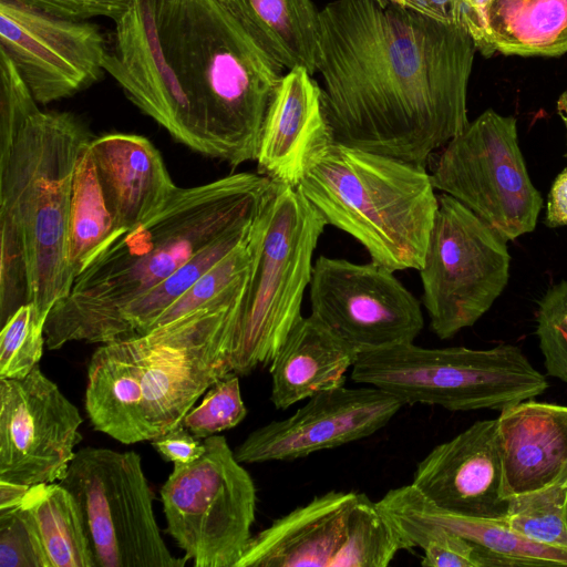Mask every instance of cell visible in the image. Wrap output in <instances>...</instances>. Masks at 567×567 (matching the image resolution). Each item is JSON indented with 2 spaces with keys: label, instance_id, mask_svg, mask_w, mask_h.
I'll return each instance as SVG.
<instances>
[{
  "label": "cell",
  "instance_id": "6da1fadb",
  "mask_svg": "<svg viewBox=\"0 0 567 567\" xmlns=\"http://www.w3.org/2000/svg\"><path fill=\"white\" fill-rule=\"evenodd\" d=\"M467 31L374 0L319 11L316 73L336 141L421 166L468 125Z\"/></svg>",
  "mask_w": 567,
  "mask_h": 567
},
{
  "label": "cell",
  "instance_id": "484cf974",
  "mask_svg": "<svg viewBox=\"0 0 567 567\" xmlns=\"http://www.w3.org/2000/svg\"><path fill=\"white\" fill-rule=\"evenodd\" d=\"M489 25L496 51L504 55L567 53V0H494Z\"/></svg>",
  "mask_w": 567,
  "mask_h": 567
},
{
  "label": "cell",
  "instance_id": "d4e9b609",
  "mask_svg": "<svg viewBox=\"0 0 567 567\" xmlns=\"http://www.w3.org/2000/svg\"><path fill=\"white\" fill-rule=\"evenodd\" d=\"M274 61L316 73L319 11L311 0H216Z\"/></svg>",
  "mask_w": 567,
  "mask_h": 567
},
{
  "label": "cell",
  "instance_id": "7402d4cb",
  "mask_svg": "<svg viewBox=\"0 0 567 567\" xmlns=\"http://www.w3.org/2000/svg\"><path fill=\"white\" fill-rule=\"evenodd\" d=\"M496 420L508 498L556 483L567 463V405L530 399Z\"/></svg>",
  "mask_w": 567,
  "mask_h": 567
},
{
  "label": "cell",
  "instance_id": "f35d334b",
  "mask_svg": "<svg viewBox=\"0 0 567 567\" xmlns=\"http://www.w3.org/2000/svg\"><path fill=\"white\" fill-rule=\"evenodd\" d=\"M556 106L567 133V89L559 95ZM545 223L549 227L567 226V168L555 177L550 186Z\"/></svg>",
  "mask_w": 567,
  "mask_h": 567
},
{
  "label": "cell",
  "instance_id": "52a82bcc",
  "mask_svg": "<svg viewBox=\"0 0 567 567\" xmlns=\"http://www.w3.org/2000/svg\"><path fill=\"white\" fill-rule=\"evenodd\" d=\"M327 226L293 187L276 184L249 237L250 265L235 315L233 369L247 375L270 364L302 319L313 254Z\"/></svg>",
  "mask_w": 567,
  "mask_h": 567
},
{
  "label": "cell",
  "instance_id": "ab89813d",
  "mask_svg": "<svg viewBox=\"0 0 567 567\" xmlns=\"http://www.w3.org/2000/svg\"><path fill=\"white\" fill-rule=\"evenodd\" d=\"M380 7L413 10L435 20L460 25L458 0H374Z\"/></svg>",
  "mask_w": 567,
  "mask_h": 567
},
{
  "label": "cell",
  "instance_id": "8992f818",
  "mask_svg": "<svg viewBox=\"0 0 567 567\" xmlns=\"http://www.w3.org/2000/svg\"><path fill=\"white\" fill-rule=\"evenodd\" d=\"M297 189L371 261L392 271L423 266L439 206L424 166L336 141Z\"/></svg>",
  "mask_w": 567,
  "mask_h": 567
},
{
  "label": "cell",
  "instance_id": "5bb4252c",
  "mask_svg": "<svg viewBox=\"0 0 567 567\" xmlns=\"http://www.w3.org/2000/svg\"><path fill=\"white\" fill-rule=\"evenodd\" d=\"M309 296L310 315L358 354L413 343L424 326L420 301L374 261L319 256Z\"/></svg>",
  "mask_w": 567,
  "mask_h": 567
},
{
  "label": "cell",
  "instance_id": "277c9868",
  "mask_svg": "<svg viewBox=\"0 0 567 567\" xmlns=\"http://www.w3.org/2000/svg\"><path fill=\"white\" fill-rule=\"evenodd\" d=\"M276 184L259 173H236L199 186L177 187L153 216L115 237L74 279L50 311L45 347L100 343L114 317L200 249L250 225Z\"/></svg>",
  "mask_w": 567,
  "mask_h": 567
},
{
  "label": "cell",
  "instance_id": "83f0119b",
  "mask_svg": "<svg viewBox=\"0 0 567 567\" xmlns=\"http://www.w3.org/2000/svg\"><path fill=\"white\" fill-rule=\"evenodd\" d=\"M252 224L254 221L210 243L164 281L126 305L107 326L100 343L148 331L207 270L249 237Z\"/></svg>",
  "mask_w": 567,
  "mask_h": 567
},
{
  "label": "cell",
  "instance_id": "1f68e13d",
  "mask_svg": "<svg viewBox=\"0 0 567 567\" xmlns=\"http://www.w3.org/2000/svg\"><path fill=\"white\" fill-rule=\"evenodd\" d=\"M246 415L239 378L231 372L206 391L202 402L187 412L181 424L196 437L206 439L237 426Z\"/></svg>",
  "mask_w": 567,
  "mask_h": 567
},
{
  "label": "cell",
  "instance_id": "74e56055",
  "mask_svg": "<svg viewBox=\"0 0 567 567\" xmlns=\"http://www.w3.org/2000/svg\"><path fill=\"white\" fill-rule=\"evenodd\" d=\"M158 454L173 464H189L198 460L206 446L183 424L151 440Z\"/></svg>",
  "mask_w": 567,
  "mask_h": 567
},
{
  "label": "cell",
  "instance_id": "d6a6232c",
  "mask_svg": "<svg viewBox=\"0 0 567 567\" xmlns=\"http://www.w3.org/2000/svg\"><path fill=\"white\" fill-rule=\"evenodd\" d=\"M249 237L207 270L156 320L152 328L171 322L205 306L239 280L250 265Z\"/></svg>",
  "mask_w": 567,
  "mask_h": 567
},
{
  "label": "cell",
  "instance_id": "f1b7e54d",
  "mask_svg": "<svg viewBox=\"0 0 567 567\" xmlns=\"http://www.w3.org/2000/svg\"><path fill=\"white\" fill-rule=\"evenodd\" d=\"M90 141L80 152L72 185L69 262L74 278L106 245L120 236L90 151Z\"/></svg>",
  "mask_w": 567,
  "mask_h": 567
},
{
  "label": "cell",
  "instance_id": "836d02e7",
  "mask_svg": "<svg viewBox=\"0 0 567 567\" xmlns=\"http://www.w3.org/2000/svg\"><path fill=\"white\" fill-rule=\"evenodd\" d=\"M536 323L547 374L567 383V279L544 293L538 302Z\"/></svg>",
  "mask_w": 567,
  "mask_h": 567
},
{
  "label": "cell",
  "instance_id": "7a4b0ae2",
  "mask_svg": "<svg viewBox=\"0 0 567 567\" xmlns=\"http://www.w3.org/2000/svg\"><path fill=\"white\" fill-rule=\"evenodd\" d=\"M0 51L1 323L29 302L47 321L75 279L69 262L72 185L92 137L76 115L40 110Z\"/></svg>",
  "mask_w": 567,
  "mask_h": 567
},
{
  "label": "cell",
  "instance_id": "d590c367",
  "mask_svg": "<svg viewBox=\"0 0 567 567\" xmlns=\"http://www.w3.org/2000/svg\"><path fill=\"white\" fill-rule=\"evenodd\" d=\"M52 17L86 21L94 17H106L115 21L133 0H12Z\"/></svg>",
  "mask_w": 567,
  "mask_h": 567
},
{
  "label": "cell",
  "instance_id": "cb8c5ba5",
  "mask_svg": "<svg viewBox=\"0 0 567 567\" xmlns=\"http://www.w3.org/2000/svg\"><path fill=\"white\" fill-rule=\"evenodd\" d=\"M358 352L311 315L302 317L270 363V401L278 410L344 385Z\"/></svg>",
  "mask_w": 567,
  "mask_h": 567
},
{
  "label": "cell",
  "instance_id": "d6986e66",
  "mask_svg": "<svg viewBox=\"0 0 567 567\" xmlns=\"http://www.w3.org/2000/svg\"><path fill=\"white\" fill-rule=\"evenodd\" d=\"M411 484L450 513L504 520L508 496L497 420L476 421L434 446L417 463Z\"/></svg>",
  "mask_w": 567,
  "mask_h": 567
},
{
  "label": "cell",
  "instance_id": "603a6c76",
  "mask_svg": "<svg viewBox=\"0 0 567 567\" xmlns=\"http://www.w3.org/2000/svg\"><path fill=\"white\" fill-rule=\"evenodd\" d=\"M392 519L436 525L482 548L484 567L567 566V549L534 543L504 520L462 516L426 499L412 484L390 489L377 502Z\"/></svg>",
  "mask_w": 567,
  "mask_h": 567
},
{
  "label": "cell",
  "instance_id": "ac0fdd59",
  "mask_svg": "<svg viewBox=\"0 0 567 567\" xmlns=\"http://www.w3.org/2000/svg\"><path fill=\"white\" fill-rule=\"evenodd\" d=\"M114 23V47L104 71L173 138L203 154L190 103L161 43L156 0H133Z\"/></svg>",
  "mask_w": 567,
  "mask_h": 567
},
{
  "label": "cell",
  "instance_id": "5b68a950",
  "mask_svg": "<svg viewBox=\"0 0 567 567\" xmlns=\"http://www.w3.org/2000/svg\"><path fill=\"white\" fill-rule=\"evenodd\" d=\"M165 55L190 103L203 155L256 161L285 70L216 0H156Z\"/></svg>",
  "mask_w": 567,
  "mask_h": 567
},
{
  "label": "cell",
  "instance_id": "8fae6325",
  "mask_svg": "<svg viewBox=\"0 0 567 567\" xmlns=\"http://www.w3.org/2000/svg\"><path fill=\"white\" fill-rule=\"evenodd\" d=\"M401 549L399 532L377 502L330 491L251 536L236 567H385Z\"/></svg>",
  "mask_w": 567,
  "mask_h": 567
},
{
  "label": "cell",
  "instance_id": "ba28073f",
  "mask_svg": "<svg viewBox=\"0 0 567 567\" xmlns=\"http://www.w3.org/2000/svg\"><path fill=\"white\" fill-rule=\"evenodd\" d=\"M355 383L377 386L403 405L445 410H497L534 399L548 388L546 377L514 344L491 349L423 348L413 343L358 354Z\"/></svg>",
  "mask_w": 567,
  "mask_h": 567
},
{
  "label": "cell",
  "instance_id": "4316f807",
  "mask_svg": "<svg viewBox=\"0 0 567 567\" xmlns=\"http://www.w3.org/2000/svg\"><path fill=\"white\" fill-rule=\"evenodd\" d=\"M48 567H96L79 505L61 483L31 485L21 503Z\"/></svg>",
  "mask_w": 567,
  "mask_h": 567
},
{
  "label": "cell",
  "instance_id": "f546056e",
  "mask_svg": "<svg viewBox=\"0 0 567 567\" xmlns=\"http://www.w3.org/2000/svg\"><path fill=\"white\" fill-rule=\"evenodd\" d=\"M504 522L534 543L567 549V486L554 483L511 496Z\"/></svg>",
  "mask_w": 567,
  "mask_h": 567
},
{
  "label": "cell",
  "instance_id": "4fadbf2b",
  "mask_svg": "<svg viewBox=\"0 0 567 567\" xmlns=\"http://www.w3.org/2000/svg\"><path fill=\"white\" fill-rule=\"evenodd\" d=\"M431 177L435 189L457 199L506 241L532 233L544 206L519 148L516 118L492 109L444 146Z\"/></svg>",
  "mask_w": 567,
  "mask_h": 567
},
{
  "label": "cell",
  "instance_id": "7c38bea8",
  "mask_svg": "<svg viewBox=\"0 0 567 567\" xmlns=\"http://www.w3.org/2000/svg\"><path fill=\"white\" fill-rule=\"evenodd\" d=\"M420 272L422 303L441 340L474 326L505 290L507 241L454 197L442 193Z\"/></svg>",
  "mask_w": 567,
  "mask_h": 567
},
{
  "label": "cell",
  "instance_id": "44dd1931",
  "mask_svg": "<svg viewBox=\"0 0 567 567\" xmlns=\"http://www.w3.org/2000/svg\"><path fill=\"white\" fill-rule=\"evenodd\" d=\"M89 146L120 235L157 213L177 189L161 153L144 136L105 134Z\"/></svg>",
  "mask_w": 567,
  "mask_h": 567
},
{
  "label": "cell",
  "instance_id": "9a60e30c",
  "mask_svg": "<svg viewBox=\"0 0 567 567\" xmlns=\"http://www.w3.org/2000/svg\"><path fill=\"white\" fill-rule=\"evenodd\" d=\"M82 423L39 365L23 379H0V480L29 486L62 481Z\"/></svg>",
  "mask_w": 567,
  "mask_h": 567
},
{
  "label": "cell",
  "instance_id": "8d00e7d4",
  "mask_svg": "<svg viewBox=\"0 0 567 567\" xmlns=\"http://www.w3.org/2000/svg\"><path fill=\"white\" fill-rule=\"evenodd\" d=\"M494 0H458L460 27L472 38L476 50L485 58L496 51L489 25V12Z\"/></svg>",
  "mask_w": 567,
  "mask_h": 567
},
{
  "label": "cell",
  "instance_id": "e0dca14e",
  "mask_svg": "<svg viewBox=\"0 0 567 567\" xmlns=\"http://www.w3.org/2000/svg\"><path fill=\"white\" fill-rule=\"evenodd\" d=\"M403 408L372 385H344L317 393L290 416L254 430L234 450L240 463L293 461L334 449L383 429Z\"/></svg>",
  "mask_w": 567,
  "mask_h": 567
},
{
  "label": "cell",
  "instance_id": "9c48e42d",
  "mask_svg": "<svg viewBox=\"0 0 567 567\" xmlns=\"http://www.w3.org/2000/svg\"><path fill=\"white\" fill-rule=\"evenodd\" d=\"M60 483L74 496L96 567H183L166 546L135 451L85 446Z\"/></svg>",
  "mask_w": 567,
  "mask_h": 567
},
{
  "label": "cell",
  "instance_id": "2e32d148",
  "mask_svg": "<svg viewBox=\"0 0 567 567\" xmlns=\"http://www.w3.org/2000/svg\"><path fill=\"white\" fill-rule=\"evenodd\" d=\"M0 49L41 104L97 82L109 51L97 24L52 17L12 0H0Z\"/></svg>",
  "mask_w": 567,
  "mask_h": 567
},
{
  "label": "cell",
  "instance_id": "4dcf8cb0",
  "mask_svg": "<svg viewBox=\"0 0 567 567\" xmlns=\"http://www.w3.org/2000/svg\"><path fill=\"white\" fill-rule=\"evenodd\" d=\"M44 326L30 302L6 320L0 333V379H23L38 365L45 346Z\"/></svg>",
  "mask_w": 567,
  "mask_h": 567
},
{
  "label": "cell",
  "instance_id": "60d3db41",
  "mask_svg": "<svg viewBox=\"0 0 567 567\" xmlns=\"http://www.w3.org/2000/svg\"><path fill=\"white\" fill-rule=\"evenodd\" d=\"M29 487V485L0 480V511L21 505Z\"/></svg>",
  "mask_w": 567,
  "mask_h": 567
},
{
  "label": "cell",
  "instance_id": "3957f363",
  "mask_svg": "<svg viewBox=\"0 0 567 567\" xmlns=\"http://www.w3.org/2000/svg\"><path fill=\"white\" fill-rule=\"evenodd\" d=\"M245 280L171 322L97 347L84 396L93 429L133 444L178 426L215 382L234 372L235 313Z\"/></svg>",
  "mask_w": 567,
  "mask_h": 567
},
{
  "label": "cell",
  "instance_id": "30bf717a",
  "mask_svg": "<svg viewBox=\"0 0 567 567\" xmlns=\"http://www.w3.org/2000/svg\"><path fill=\"white\" fill-rule=\"evenodd\" d=\"M204 443V454L174 464L161 488L166 533L195 567H236L252 536L256 487L225 436Z\"/></svg>",
  "mask_w": 567,
  "mask_h": 567
},
{
  "label": "cell",
  "instance_id": "b9f144b4",
  "mask_svg": "<svg viewBox=\"0 0 567 567\" xmlns=\"http://www.w3.org/2000/svg\"><path fill=\"white\" fill-rule=\"evenodd\" d=\"M556 483L567 486V463H566L561 474L559 475L558 480L556 481Z\"/></svg>",
  "mask_w": 567,
  "mask_h": 567
},
{
  "label": "cell",
  "instance_id": "e575fe53",
  "mask_svg": "<svg viewBox=\"0 0 567 567\" xmlns=\"http://www.w3.org/2000/svg\"><path fill=\"white\" fill-rule=\"evenodd\" d=\"M0 567H48L34 525L21 505L0 511Z\"/></svg>",
  "mask_w": 567,
  "mask_h": 567
},
{
  "label": "cell",
  "instance_id": "ffe728a7",
  "mask_svg": "<svg viewBox=\"0 0 567 567\" xmlns=\"http://www.w3.org/2000/svg\"><path fill=\"white\" fill-rule=\"evenodd\" d=\"M336 142L321 86L302 66L284 74L269 104L257 153L258 173L297 188L312 163Z\"/></svg>",
  "mask_w": 567,
  "mask_h": 567
}]
</instances>
